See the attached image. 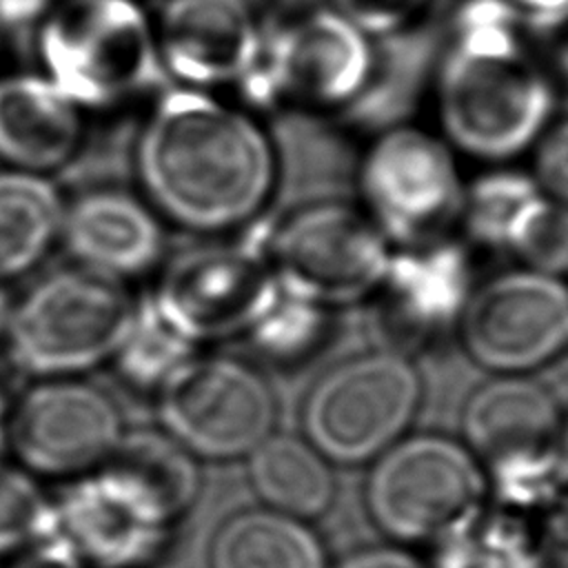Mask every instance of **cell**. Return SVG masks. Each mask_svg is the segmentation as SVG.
Returning a JSON list of instances; mask_svg holds the SVG:
<instances>
[{
    "label": "cell",
    "instance_id": "6da1fadb",
    "mask_svg": "<svg viewBox=\"0 0 568 568\" xmlns=\"http://www.w3.org/2000/svg\"><path fill=\"white\" fill-rule=\"evenodd\" d=\"M151 200L178 224L222 233L246 229L277 186V155L246 113L202 93L166 95L138 149Z\"/></svg>",
    "mask_w": 568,
    "mask_h": 568
},
{
    "label": "cell",
    "instance_id": "7a4b0ae2",
    "mask_svg": "<svg viewBox=\"0 0 568 568\" xmlns=\"http://www.w3.org/2000/svg\"><path fill=\"white\" fill-rule=\"evenodd\" d=\"M552 100L548 69L510 16L493 4L473 9L437 87L448 142L479 160H510L544 135Z\"/></svg>",
    "mask_w": 568,
    "mask_h": 568
},
{
    "label": "cell",
    "instance_id": "3957f363",
    "mask_svg": "<svg viewBox=\"0 0 568 568\" xmlns=\"http://www.w3.org/2000/svg\"><path fill=\"white\" fill-rule=\"evenodd\" d=\"M564 419L555 395L528 375H495L468 395L462 442L479 459L499 510L521 517L568 493L557 457Z\"/></svg>",
    "mask_w": 568,
    "mask_h": 568
},
{
    "label": "cell",
    "instance_id": "277c9868",
    "mask_svg": "<svg viewBox=\"0 0 568 568\" xmlns=\"http://www.w3.org/2000/svg\"><path fill=\"white\" fill-rule=\"evenodd\" d=\"M488 481L470 448L444 433H406L368 464L364 506L395 544H439L486 510Z\"/></svg>",
    "mask_w": 568,
    "mask_h": 568
},
{
    "label": "cell",
    "instance_id": "5b68a950",
    "mask_svg": "<svg viewBox=\"0 0 568 568\" xmlns=\"http://www.w3.org/2000/svg\"><path fill=\"white\" fill-rule=\"evenodd\" d=\"M422 402V373L404 351H366L313 382L300 410L302 435L333 466L371 464L408 433Z\"/></svg>",
    "mask_w": 568,
    "mask_h": 568
},
{
    "label": "cell",
    "instance_id": "8992f818",
    "mask_svg": "<svg viewBox=\"0 0 568 568\" xmlns=\"http://www.w3.org/2000/svg\"><path fill=\"white\" fill-rule=\"evenodd\" d=\"M135 313L120 280L91 268L60 271L11 311V353L38 375L80 373L118 353Z\"/></svg>",
    "mask_w": 568,
    "mask_h": 568
},
{
    "label": "cell",
    "instance_id": "52a82bcc",
    "mask_svg": "<svg viewBox=\"0 0 568 568\" xmlns=\"http://www.w3.org/2000/svg\"><path fill=\"white\" fill-rule=\"evenodd\" d=\"M266 253L284 293L335 311L375 295L393 244L362 206L326 200L297 206L271 226Z\"/></svg>",
    "mask_w": 568,
    "mask_h": 568
},
{
    "label": "cell",
    "instance_id": "ba28073f",
    "mask_svg": "<svg viewBox=\"0 0 568 568\" xmlns=\"http://www.w3.org/2000/svg\"><path fill=\"white\" fill-rule=\"evenodd\" d=\"M266 231L248 224L240 240L175 255L151 300L162 320L193 346L246 335L280 295Z\"/></svg>",
    "mask_w": 568,
    "mask_h": 568
},
{
    "label": "cell",
    "instance_id": "9c48e42d",
    "mask_svg": "<svg viewBox=\"0 0 568 568\" xmlns=\"http://www.w3.org/2000/svg\"><path fill=\"white\" fill-rule=\"evenodd\" d=\"M42 53L55 87L98 109L135 98L155 73L151 29L131 0H64L42 29Z\"/></svg>",
    "mask_w": 568,
    "mask_h": 568
},
{
    "label": "cell",
    "instance_id": "30bf717a",
    "mask_svg": "<svg viewBox=\"0 0 568 568\" xmlns=\"http://www.w3.org/2000/svg\"><path fill=\"white\" fill-rule=\"evenodd\" d=\"M362 211L393 246L448 237L459 222L464 182L450 144L417 126L384 131L357 171Z\"/></svg>",
    "mask_w": 568,
    "mask_h": 568
},
{
    "label": "cell",
    "instance_id": "8fae6325",
    "mask_svg": "<svg viewBox=\"0 0 568 568\" xmlns=\"http://www.w3.org/2000/svg\"><path fill=\"white\" fill-rule=\"evenodd\" d=\"M158 388L166 433L195 457H248L277 424L271 382L240 357L193 353Z\"/></svg>",
    "mask_w": 568,
    "mask_h": 568
},
{
    "label": "cell",
    "instance_id": "7c38bea8",
    "mask_svg": "<svg viewBox=\"0 0 568 568\" xmlns=\"http://www.w3.org/2000/svg\"><path fill=\"white\" fill-rule=\"evenodd\" d=\"M470 362L493 375H528L568 351V284L530 268L473 288L457 324Z\"/></svg>",
    "mask_w": 568,
    "mask_h": 568
},
{
    "label": "cell",
    "instance_id": "4fadbf2b",
    "mask_svg": "<svg viewBox=\"0 0 568 568\" xmlns=\"http://www.w3.org/2000/svg\"><path fill=\"white\" fill-rule=\"evenodd\" d=\"M371 78L362 29L335 11H311L288 22L246 78L255 98L304 109L348 104ZM244 80V82H246Z\"/></svg>",
    "mask_w": 568,
    "mask_h": 568
},
{
    "label": "cell",
    "instance_id": "5bb4252c",
    "mask_svg": "<svg viewBox=\"0 0 568 568\" xmlns=\"http://www.w3.org/2000/svg\"><path fill=\"white\" fill-rule=\"evenodd\" d=\"M120 437L122 419L115 404L84 382L38 384L9 417L16 455L42 475H75L102 466Z\"/></svg>",
    "mask_w": 568,
    "mask_h": 568
},
{
    "label": "cell",
    "instance_id": "9a60e30c",
    "mask_svg": "<svg viewBox=\"0 0 568 568\" xmlns=\"http://www.w3.org/2000/svg\"><path fill=\"white\" fill-rule=\"evenodd\" d=\"M58 535L93 568H140L166 544L171 524L122 477L100 468L55 504Z\"/></svg>",
    "mask_w": 568,
    "mask_h": 568
},
{
    "label": "cell",
    "instance_id": "2e32d148",
    "mask_svg": "<svg viewBox=\"0 0 568 568\" xmlns=\"http://www.w3.org/2000/svg\"><path fill=\"white\" fill-rule=\"evenodd\" d=\"M473 288L466 248L442 237L393 246L388 268L373 297L393 339L424 344L457 328Z\"/></svg>",
    "mask_w": 568,
    "mask_h": 568
},
{
    "label": "cell",
    "instance_id": "e0dca14e",
    "mask_svg": "<svg viewBox=\"0 0 568 568\" xmlns=\"http://www.w3.org/2000/svg\"><path fill=\"white\" fill-rule=\"evenodd\" d=\"M160 42L173 71L200 84L246 80L262 53L244 0H171L162 13Z\"/></svg>",
    "mask_w": 568,
    "mask_h": 568
},
{
    "label": "cell",
    "instance_id": "ac0fdd59",
    "mask_svg": "<svg viewBox=\"0 0 568 568\" xmlns=\"http://www.w3.org/2000/svg\"><path fill=\"white\" fill-rule=\"evenodd\" d=\"M62 226L71 253L84 268L115 280L151 268L162 251V231L153 213L120 191L80 197Z\"/></svg>",
    "mask_w": 568,
    "mask_h": 568
},
{
    "label": "cell",
    "instance_id": "d6986e66",
    "mask_svg": "<svg viewBox=\"0 0 568 568\" xmlns=\"http://www.w3.org/2000/svg\"><path fill=\"white\" fill-rule=\"evenodd\" d=\"M82 138L75 102L38 78L0 80V155L27 171L67 162Z\"/></svg>",
    "mask_w": 568,
    "mask_h": 568
},
{
    "label": "cell",
    "instance_id": "ffe728a7",
    "mask_svg": "<svg viewBox=\"0 0 568 568\" xmlns=\"http://www.w3.org/2000/svg\"><path fill=\"white\" fill-rule=\"evenodd\" d=\"M246 475L264 508L313 521L335 501L333 464L304 437L273 430L248 457Z\"/></svg>",
    "mask_w": 568,
    "mask_h": 568
},
{
    "label": "cell",
    "instance_id": "44dd1931",
    "mask_svg": "<svg viewBox=\"0 0 568 568\" xmlns=\"http://www.w3.org/2000/svg\"><path fill=\"white\" fill-rule=\"evenodd\" d=\"M209 568H331L311 521L257 506L226 517L211 544Z\"/></svg>",
    "mask_w": 568,
    "mask_h": 568
},
{
    "label": "cell",
    "instance_id": "7402d4cb",
    "mask_svg": "<svg viewBox=\"0 0 568 568\" xmlns=\"http://www.w3.org/2000/svg\"><path fill=\"white\" fill-rule=\"evenodd\" d=\"M100 468L129 481L171 526L189 513L202 488L195 455L160 430L122 433Z\"/></svg>",
    "mask_w": 568,
    "mask_h": 568
},
{
    "label": "cell",
    "instance_id": "603a6c76",
    "mask_svg": "<svg viewBox=\"0 0 568 568\" xmlns=\"http://www.w3.org/2000/svg\"><path fill=\"white\" fill-rule=\"evenodd\" d=\"M64 222L51 182L29 171H0V280L36 266Z\"/></svg>",
    "mask_w": 568,
    "mask_h": 568
},
{
    "label": "cell",
    "instance_id": "cb8c5ba5",
    "mask_svg": "<svg viewBox=\"0 0 568 568\" xmlns=\"http://www.w3.org/2000/svg\"><path fill=\"white\" fill-rule=\"evenodd\" d=\"M430 568H548L530 526L506 510L479 517L435 544Z\"/></svg>",
    "mask_w": 568,
    "mask_h": 568
},
{
    "label": "cell",
    "instance_id": "d4e9b609",
    "mask_svg": "<svg viewBox=\"0 0 568 568\" xmlns=\"http://www.w3.org/2000/svg\"><path fill=\"white\" fill-rule=\"evenodd\" d=\"M539 193L541 189L530 173L513 169L486 171L464 184L457 224L470 242L504 251L515 220Z\"/></svg>",
    "mask_w": 568,
    "mask_h": 568
},
{
    "label": "cell",
    "instance_id": "484cf974",
    "mask_svg": "<svg viewBox=\"0 0 568 568\" xmlns=\"http://www.w3.org/2000/svg\"><path fill=\"white\" fill-rule=\"evenodd\" d=\"M333 311L280 288L273 306L246 333L253 348L273 364H302L326 342Z\"/></svg>",
    "mask_w": 568,
    "mask_h": 568
},
{
    "label": "cell",
    "instance_id": "4316f807",
    "mask_svg": "<svg viewBox=\"0 0 568 568\" xmlns=\"http://www.w3.org/2000/svg\"><path fill=\"white\" fill-rule=\"evenodd\" d=\"M193 353L195 346L171 328L146 300L138 306L135 322L115 355L126 379L140 386H160Z\"/></svg>",
    "mask_w": 568,
    "mask_h": 568
},
{
    "label": "cell",
    "instance_id": "83f0119b",
    "mask_svg": "<svg viewBox=\"0 0 568 568\" xmlns=\"http://www.w3.org/2000/svg\"><path fill=\"white\" fill-rule=\"evenodd\" d=\"M504 251L524 268L564 280L568 275V206L541 191L515 220Z\"/></svg>",
    "mask_w": 568,
    "mask_h": 568
},
{
    "label": "cell",
    "instance_id": "f1b7e54d",
    "mask_svg": "<svg viewBox=\"0 0 568 568\" xmlns=\"http://www.w3.org/2000/svg\"><path fill=\"white\" fill-rule=\"evenodd\" d=\"M58 535L55 504L36 481L0 462V555L20 552Z\"/></svg>",
    "mask_w": 568,
    "mask_h": 568
},
{
    "label": "cell",
    "instance_id": "f546056e",
    "mask_svg": "<svg viewBox=\"0 0 568 568\" xmlns=\"http://www.w3.org/2000/svg\"><path fill=\"white\" fill-rule=\"evenodd\" d=\"M532 178L546 195L568 206V120L544 131L537 140Z\"/></svg>",
    "mask_w": 568,
    "mask_h": 568
},
{
    "label": "cell",
    "instance_id": "4dcf8cb0",
    "mask_svg": "<svg viewBox=\"0 0 568 568\" xmlns=\"http://www.w3.org/2000/svg\"><path fill=\"white\" fill-rule=\"evenodd\" d=\"M337 13L364 33H386L413 20L426 0H335Z\"/></svg>",
    "mask_w": 568,
    "mask_h": 568
},
{
    "label": "cell",
    "instance_id": "1f68e13d",
    "mask_svg": "<svg viewBox=\"0 0 568 568\" xmlns=\"http://www.w3.org/2000/svg\"><path fill=\"white\" fill-rule=\"evenodd\" d=\"M530 47L541 64L568 75V4L535 13Z\"/></svg>",
    "mask_w": 568,
    "mask_h": 568
},
{
    "label": "cell",
    "instance_id": "d6a6232c",
    "mask_svg": "<svg viewBox=\"0 0 568 568\" xmlns=\"http://www.w3.org/2000/svg\"><path fill=\"white\" fill-rule=\"evenodd\" d=\"M333 568H430L402 544H379L344 555Z\"/></svg>",
    "mask_w": 568,
    "mask_h": 568
},
{
    "label": "cell",
    "instance_id": "836d02e7",
    "mask_svg": "<svg viewBox=\"0 0 568 568\" xmlns=\"http://www.w3.org/2000/svg\"><path fill=\"white\" fill-rule=\"evenodd\" d=\"M7 568H84V564L60 535H53L20 550Z\"/></svg>",
    "mask_w": 568,
    "mask_h": 568
},
{
    "label": "cell",
    "instance_id": "e575fe53",
    "mask_svg": "<svg viewBox=\"0 0 568 568\" xmlns=\"http://www.w3.org/2000/svg\"><path fill=\"white\" fill-rule=\"evenodd\" d=\"M557 457H559V473H561L564 486L568 490V419H564V428H561L559 446H557Z\"/></svg>",
    "mask_w": 568,
    "mask_h": 568
},
{
    "label": "cell",
    "instance_id": "d590c367",
    "mask_svg": "<svg viewBox=\"0 0 568 568\" xmlns=\"http://www.w3.org/2000/svg\"><path fill=\"white\" fill-rule=\"evenodd\" d=\"M524 7H530L535 13H544V11H552V9H559L564 4H568V0H515Z\"/></svg>",
    "mask_w": 568,
    "mask_h": 568
},
{
    "label": "cell",
    "instance_id": "8d00e7d4",
    "mask_svg": "<svg viewBox=\"0 0 568 568\" xmlns=\"http://www.w3.org/2000/svg\"><path fill=\"white\" fill-rule=\"evenodd\" d=\"M9 317H11V306H9V297L7 293L0 288V335L7 331V324H9Z\"/></svg>",
    "mask_w": 568,
    "mask_h": 568
},
{
    "label": "cell",
    "instance_id": "74e56055",
    "mask_svg": "<svg viewBox=\"0 0 568 568\" xmlns=\"http://www.w3.org/2000/svg\"><path fill=\"white\" fill-rule=\"evenodd\" d=\"M4 417H7V399L0 388V437H2V428H4Z\"/></svg>",
    "mask_w": 568,
    "mask_h": 568
}]
</instances>
